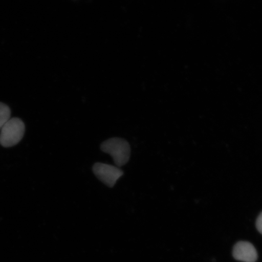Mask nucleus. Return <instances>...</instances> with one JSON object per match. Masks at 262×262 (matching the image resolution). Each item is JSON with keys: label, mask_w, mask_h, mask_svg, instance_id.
<instances>
[{"label": "nucleus", "mask_w": 262, "mask_h": 262, "mask_svg": "<svg viewBox=\"0 0 262 262\" xmlns=\"http://www.w3.org/2000/svg\"><path fill=\"white\" fill-rule=\"evenodd\" d=\"M101 149L113 157L115 164L121 167L128 162L130 156L129 144L120 138L108 139L101 144Z\"/></svg>", "instance_id": "1"}, {"label": "nucleus", "mask_w": 262, "mask_h": 262, "mask_svg": "<svg viewBox=\"0 0 262 262\" xmlns=\"http://www.w3.org/2000/svg\"><path fill=\"white\" fill-rule=\"evenodd\" d=\"M25 133L24 122L18 118H12L0 130V144L5 147L15 146L20 142Z\"/></svg>", "instance_id": "2"}, {"label": "nucleus", "mask_w": 262, "mask_h": 262, "mask_svg": "<svg viewBox=\"0 0 262 262\" xmlns=\"http://www.w3.org/2000/svg\"><path fill=\"white\" fill-rule=\"evenodd\" d=\"M93 172L97 178L110 188L114 187L123 172L118 167L107 164L97 163L93 166Z\"/></svg>", "instance_id": "3"}, {"label": "nucleus", "mask_w": 262, "mask_h": 262, "mask_svg": "<svg viewBox=\"0 0 262 262\" xmlns=\"http://www.w3.org/2000/svg\"><path fill=\"white\" fill-rule=\"evenodd\" d=\"M232 256L234 259L242 262H256L258 259L256 249L247 241L238 242L234 246Z\"/></svg>", "instance_id": "4"}, {"label": "nucleus", "mask_w": 262, "mask_h": 262, "mask_svg": "<svg viewBox=\"0 0 262 262\" xmlns=\"http://www.w3.org/2000/svg\"><path fill=\"white\" fill-rule=\"evenodd\" d=\"M11 110L5 103L0 102V130L11 119Z\"/></svg>", "instance_id": "5"}, {"label": "nucleus", "mask_w": 262, "mask_h": 262, "mask_svg": "<svg viewBox=\"0 0 262 262\" xmlns=\"http://www.w3.org/2000/svg\"><path fill=\"white\" fill-rule=\"evenodd\" d=\"M255 227L257 231L262 235V212L258 215L256 222H255Z\"/></svg>", "instance_id": "6"}]
</instances>
